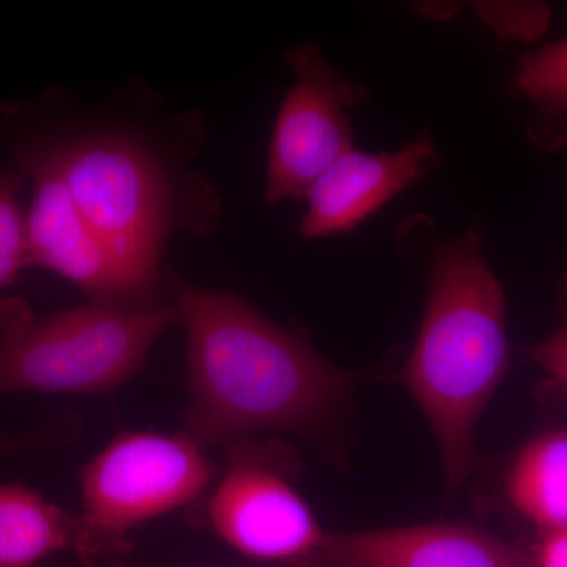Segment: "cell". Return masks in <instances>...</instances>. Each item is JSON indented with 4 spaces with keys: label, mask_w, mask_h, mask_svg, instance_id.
Here are the masks:
<instances>
[{
    "label": "cell",
    "mask_w": 567,
    "mask_h": 567,
    "mask_svg": "<svg viewBox=\"0 0 567 567\" xmlns=\"http://www.w3.org/2000/svg\"><path fill=\"white\" fill-rule=\"evenodd\" d=\"M509 353L505 292L472 226L434 254L423 322L399 374L431 425L451 492L475 470L477 423Z\"/></svg>",
    "instance_id": "obj_3"
},
{
    "label": "cell",
    "mask_w": 567,
    "mask_h": 567,
    "mask_svg": "<svg viewBox=\"0 0 567 567\" xmlns=\"http://www.w3.org/2000/svg\"><path fill=\"white\" fill-rule=\"evenodd\" d=\"M18 174L31 186L25 237L32 267L61 276L93 303L151 305L141 300L114 254L82 216L61 177L47 169Z\"/></svg>",
    "instance_id": "obj_8"
},
{
    "label": "cell",
    "mask_w": 567,
    "mask_h": 567,
    "mask_svg": "<svg viewBox=\"0 0 567 567\" xmlns=\"http://www.w3.org/2000/svg\"><path fill=\"white\" fill-rule=\"evenodd\" d=\"M311 567H535L533 554L461 524L327 532Z\"/></svg>",
    "instance_id": "obj_10"
},
{
    "label": "cell",
    "mask_w": 567,
    "mask_h": 567,
    "mask_svg": "<svg viewBox=\"0 0 567 567\" xmlns=\"http://www.w3.org/2000/svg\"><path fill=\"white\" fill-rule=\"evenodd\" d=\"M514 87L535 107L529 134L543 147L567 142V39L528 52L518 63Z\"/></svg>",
    "instance_id": "obj_13"
},
{
    "label": "cell",
    "mask_w": 567,
    "mask_h": 567,
    "mask_svg": "<svg viewBox=\"0 0 567 567\" xmlns=\"http://www.w3.org/2000/svg\"><path fill=\"white\" fill-rule=\"evenodd\" d=\"M532 554L535 567H567V529L543 533Z\"/></svg>",
    "instance_id": "obj_17"
},
{
    "label": "cell",
    "mask_w": 567,
    "mask_h": 567,
    "mask_svg": "<svg viewBox=\"0 0 567 567\" xmlns=\"http://www.w3.org/2000/svg\"><path fill=\"white\" fill-rule=\"evenodd\" d=\"M218 468L188 435L122 432L81 470L73 550L84 565L125 557L142 525L203 498Z\"/></svg>",
    "instance_id": "obj_5"
},
{
    "label": "cell",
    "mask_w": 567,
    "mask_h": 567,
    "mask_svg": "<svg viewBox=\"0 0 567 567\" xmlns=\"http://www.w3.org/2000/svg\"><path fill=\"white\" fill-rule=\"evenodd\" d=\"M24 178L0 164V309L7 290L18 281L22 271L31 268L25 210L21 207L20 192Z\"/></svg>",
    "instance_id": "obj_14"
},
{
    "label": "cell",
    "mask_w": 567,
    "mask_h": 567,
    "mask_svg": "<svg viewBox=\"0 0 567 567\" xmlns=\"http://www.w3.org/2000/svg\"><path fill=\"white\" fill-rule=\"evenodd\" d=\"M208 133L200 107L167 110L137 80L100 102L51 85L37 100L0 103L3 166L61 177L147 303L167 300L171 241L207 237L221 223V194L199 167Z\"/></svg>",
    "instance_id": "obj_1"
},
{
    "label": "cell",
    "mask_w": 567,
    "mask_h": 567,
    "mask_svg": "<svg viewBox=\"0 0 567 567\" xmlns=\"http://www.w3.org/2000/svg\"><path fill=\"white\" fill-rule=\"evenodd\" d=\"M507 503L540 533L567 529V429L520 447L506 472Z\"/></svg>",
    "instance_id": "obj_11"
},
{
    "label": "cell",
    "mask_w": 567,
    "mask_h": 567,
    "mask_svg": "<svg viewBox=\"0 0 567 567\" xmlns=\"http://www.w3.org/2000/svg\"><path fill=\"white\" fill-rule=\"evenodd\" d=\"M186 336L183 434L210 451L262 432L315 435L346 404L353 375L230 290L167 275Z\"/></svg>",
    "instance_id": "obj_2"
},
{
    "label": "cell",
    "mask_w": 567,
    "mask_h": 567,
    "mask_svg": "<svg viewBox=\"0 0 567 567\" xmlns=\"http://www.w3.org/2000/svg\"><path fill=\"white\" fill-rule=\"evenodd\" d=\"M181 323L173 298L89 303L39 316L7 297L0 309V394L106 393L140 374L153 346Z\"/></svg>",
    "instance_id": "obj_4"
},
{
    "label": "cell",
    "mask_w": 567,
    "mask_h": 567,
    "mask_svg": "<svg viewBox=\"0 0 567 567\" xmlns=\"http://www.w3.org/2000/svg\"><path fill=\"white\" fill-rule=\"evenodd\" d=\"M207 520L226 546L264 565L311 567L327 537L295 487L289 451L254 436L227 445Z\"/></svg>",
    "instance_id": "obj_6"
},
{
    "label": "cell",
    "mask_w": 567,
    "mask_h": 567,
    "mask_svg": "<svg viewBox=\"0 0 567 567\" xmlns=\"http://www.w3.org/2000/svg\"><path fill=\"white\" fill-rule=\"evenodd\" d=\"M295 82L276 115L267 173L265 200L305 199L312 183L353 148L350 111L371 99L363 82L346 78L331 66L316 43L286 51Z\"/></svg>",
    "instance_id": "obj_7"
},
{
    "label": "cell",
    "mask_w": 567,
    "mask_h": 567,
    "mask_svg": "<svg viewBox=\"0 0 567 567\" xmlns=\"http://www.w3.org/2000/svg\"><path fill=\"white\" fill-rule=\"evenodd\" d=\"M440 152L423 133L391 153L347 152L309 188L298 234L312 241L349 234L398 194L436 169Z\"/></svg>",
    "instance_id": "obj_9"
},
{
    "label": "cell",
    "mask_w": 567,
    "mask_h": 567,
    "mask_svg": "<svg viewBox=\"0 0 567 567\" xmlns=\"http://www.w3.org/2000/svg\"><path fill=\"white\" fill-rule=\"evenodd\" d=\"M78 518L22 483L0 484V567H37L73 548Z\"/></svg>",
    "instance_id": "obj_12"
},
{
    "label": "cell",
    "mask_w": 567,
    "mask_h": 567,
    "mask_svg": "<svg viewBox=\"0 0 567 567\" xmlns=\"http://www.w3.org/2000/svg\"><path fill=\"white\" fill-rule=\"evenodd\" d=\"M529 360L567 394V309L557 330L532 347Z\"/></svg>",
    "instance_id": "obj_16"
},
{
    "label": "cell",
    "mask_w": 567,
    "mask_h": 567,
    "mask_svg": "<svg viewBox=\"0 0 567 567\" xmlns=\"http://www.w3.org/2000/svg\"><path fill=\"white\" fill-rule=\"evenodd\" d=\"M81 429L80 417L73 413H63V415L51 417L48 423L41 424L33 431L21 432V434L0 432V461L70 445L80 436Z\"/></svg>",
    "instance_id": "obj_15"
}]
</instances>
